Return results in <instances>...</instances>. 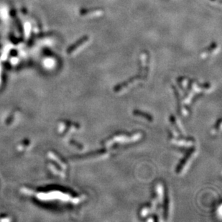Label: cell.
I'll return each mask as SVG.
<instances>
[{
    "mask_svg": "<svg viewBox=\"0 0 222 222\" xmlns=\"http://www.w3.org/2000/svg\"><path fill=\"white\" fill-rule=\"evenodd\" d=\"M87 40H88L87 37H83V38H82V39L80 40L79 41H78L76 43H75L76 45L71 46V47L69 49V53H70V52H72L73 51H75V49L77 48L78 46H79H79H81L82 45V44H83V43H86Z\"/></svg>",
    "mask_w": 222,
    "mask_h": 222,
    "instance_id": "cell-1",
    "label": "cell"
}]
</instances>
